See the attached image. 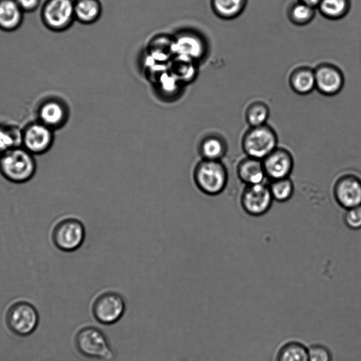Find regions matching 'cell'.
Wrapping results in <instances>:
<instances>
[{"mask_svg":"<svg viewBox=\"0 0 361 361\" xmlns=\"http://www.w3.org/2000/svg\"><path fill=\"white\" fill-rule=\"evenodd\" d=\"M25 148L14 147L0 155V173L8 180L23 183L30 180L36 171V161Z\"/></svg>","mask_w":361,"mask_h":361,"instance_id":"obj_1","label":"cell"},{"mask_svg":"<svg viewBox=\"0 0 361 361\" xmlns=\"http://www.w3.org/2000/svg\"><path fill=\"white\" fill-rule=\"evenodd\" d=\"M193 176L197 188L209 195H216L223 192L228 178L227 169L221 161L207 159L197 164Z\"/></svg>","mask_w":361,"mask_h":361,"instance_id":"obj_2","label":"cell"},{"mask_svg":"<svg viewBox=\"0 0 361 361\" xmlns=\"http://www.w3.org/2000/svg\"><path fill=\"white\" fill-rule=\"evenodd\" d=\"M277 147L276 133L268 124L250 127L241 140V147L245 156L260 160Z\"/></svg>","mask_w":361,"mask_h":361,"instance_id":"obj_3","label":"cell"},{"mask_svg":"<svg viewBox=\"0 0 361 361\" xmlns=\"http://www.w3.org/2000/svg\"><path fill=\"white\" fill-rule=\"evenodd\" d=\"M85 237L82 223L73 217L60 220L52 231V240L57 248L64 252H72L79 248Z\"/></svg>","mask_w":361,"mask_h":361,"instance_id":"obj_4","label":"cell"},{"mask_svg":"<svg viewBox=\"0 0 361 361\" xmlns=\"http://www.w3.org/2000/svg\"><path fill=\"white\" fill-rule=\"evenodd\" d=\"M75 343L78 351L86 357L107 361L114 357L104 335L94 327L81 329L75 336Z\"/></svg>","mask_w":361,"mask_h":361,"instance_id":"obj_5","label":"cell"},{"mask_svg":"<svg viewBox=\"0 0 361 361\" xmlns=\"http://www.w3.org/2000/svg\"><path fill=\"white\" fill-rule=\"evenodd\" d=\"M269 185L265 182L245 185L240 197V204L243 211L252 216L265 214L273 202Z\"/></svg>","mask_w":361,"mask_h":361,"instance_id":"obj_6","label":"cell"},{"mask_svg":"<svg viewBox=\"0 0 361 361\" xmlns=\"http://www.w3.org/2000/svg\"><path fill=\"white\" fill-rule=\"evenodd\" d=\"M332 193L336 202L347 209L361 204V176L348 172L340 175L334 181Z\"/></svg>","mask_w":361,"mask_h":361,"instance_id":"obj_7","label":"cell"},{"mask_svg":"<svg viewBox=\"0 0 361 361\" xmlns=\"http://www.w3.org/2000/svg\"><path fill=\"white\" fill-rule=\"evenodd\" d=\"M6 322L13 333L26 336L31 334L37 326V312L30 303L18 302L9 307L6 314Z\"/></svg>","mask_w":361,"mask_h":361,"instance_id":"obj_8","label":"cell"},{"mask_svg":"<svg viewBox=\"0 0 361 361\" xmlns=\"http://www.w3.org/2000/svg\"><path fill=\"white\" fill-rule=\"evenodd\" d=\"M125 303L122 297L114 292L100 295L94 302L92 312L95 319L103 324H111L122 317Z\"/></svg>","mask_w":361,"mask_h":361,"instance_id":"obj_9","label":"cell"},{"mask_svg":"<svg viewBox=\"0 0 361 361\" xmlns=\"http://www.w3.org/2000/svg\"><path fill=\"white\" fill-rule=\"evenodd\" d=\"M262 161L266 177L269 180L290 177L294 167L293 154L281 147L275 148Z\"/></svg>","mask_w":361,"mask_h":361,"instance_id":"obj_10","label":"cell"},{"mask_svg":"<svg viewBox=\"0 0 361 361\" xmlns=\"http://www.w3.org/2000/svg\"><path fill=\"white\" fill-rule=\"evenodd\" d=\"M46 24L54 30L68 27L75 18L73 0H48L43 8Z\"/></svg>","mask_w":361,"mask_h":361,"instance_id":"obj_11","label":"cell"},{"mask_svg":"<svg viewBox=\"0 0 361 361\" xmlns=\"http://www.w3.org/2000/svg\"><path fill=\"white\" fill-rule=\"evenodd\" d=\"M315 89L325 96L338 94L344 85V75L336 66L322 63L314 69Z\"/></svg>","mask_w":361,"mask_h":361,"instance_id":"obj_12","label":"cell"},{"mask_svg":"<svg viewBox=\"0 0 361 361\" xmlns=\"http://www.w3.org/2000/svg\"><path fill=\"white\" fill-rule=\"evenodd\" d=\"M175 55H179L197 62L204 58L207 53V43L198 33L183 30L174 37Z\"/></svg>","mask_w":361,"mask_h":361,"instance_id":"obj_13","label":"cell"},{"mask_svg":"<svg viewBox=\"0 0 361 361\" xmlns=\"http://www.w3.org/2000/svg\"><path fill=\"white\" fill-rule=\"evenodd\" d=\"M54 140L51 128L43 123L30 126L22 134L24 148L32 154H42L51 147Z\"/></svg>","mask_w":361,"mask_h":361,"instance_id":"obj_14","label":"cell"},{"mask_svg":"<svg viewBox=\"0 0 361 361\" xmlns=\"http://www.w3.org/2000/svg\"><path fill=\"white\" fill-rule=\"evenodd\" d=\"M235 171L245 185L262 183L267 178L262 160L247 156L238 162Z\"/></svg>","mask_w":361,"mask_h":361,"instance_id":"obj_15","label":"cell"},{"mask_svg":"<svg viewBox=\"0 0 361 361\" xmlns=\"http://www.w3.org/2000/svg\"><path fill=\"white\" fill-rule=\"evenodd\" d=\"M168 69L182 85L194 81L197 75V61L179 55H175L169 61Z\"/></svg>","mask_w":361,"mask_h":361,"instance_id":"obj_16","label":"cell"},{"mask_svg":"<svg viewBox=\"0 0 361 361\" xmlns=\"http://www.w3.org/2000/svg\"><path fill=\"white\" fill-rule=\"evenodd\" d=\"M147 54L155 61L168 63L175 56L173 37L162 34L152 37L147 44Z\"/></svg>","mask_w":361,"mask_h":361,"instance_id":"obj_17","label":"cell"},{"mask_svg":"<svg viewBox=\"0 0 361 361\" xmlns=\"http://www.w3.org/2000/svg\"><path fill=\"white\" fill-rule=\"evenodd\" d=\"M289 85L294 92L306 95L315 89L314 69L302 66L294 69L289 76Z\"/></svg>","mask_w":361,"mask_h":361,"instance_id":"obj_18","label":"cell"},{"mask_svg":"<svg viewBox=\"0 0 361 361\" xmlns=\"http://www.w3.org/2000/svg\"><path fill=\"white\" fill-rule=\"evenodd\" d=\"M227 151L226 141L222 137L216 135L204 137L199 147V152L202 159L221 161Z\"/></svg>","mask_w":361,"mask_h":361,"instance_id":"obj_19","label":"cell"},{"mask_svg":"<svg viewBox=\"0 0 361 361\" xmlns=\"http://www.w3.org/2000/svg\"><path fill=\"white\" fill-rule=\"evenodd\" d=\"M99 0H76L74 1L75 18L83 24H92L98 20L102 14Z\"/></svg>","mask_w":361,"mask_h":361,"instance_id":"obj_20","label":"cell"},{"mask_svg":"<svg viewBox=\"0 0 361 361\" xmlns=\"http://www.w3.org/2000/svg\"><path fill=\"white\" fill-rule=\"evenodd\" d=\"M22 11L16 0H0V27L16 29L21 22Z\"/></svg>","mask_w":361,"mask_h":361,"instance_id":"obj_21","label":"cell"},{"mask_svg":"<svg viewBox=\"0 0 361 361\" xmlns=\"http://www.w3.org/2000/svg\"><path fill=\"white\" fill-rule=\"evenodd\" d=\"M247 0H211L212 11L224 20H233L245 10Z\"/></svg>","mask_w":361,"mask_h":361,"instance_id":"obj_22","label":"cell"},{"mask_svg":"<svg viewBox=\"0 0 361 361\" xmlns=\"http://www.w3.org/2000/svg\"><path fill=\"white\" fill-rule=\"evenodd\" d=\"M350 0H321L317 9L324 18L337 20L344 18L350 11Z\"/></svg>","mask_w":361,"mask_h":361,"instance_id":"obj_23","label":"cell"},{"mask_svg":"<svg viewBox=\"0 0 361 361\" xmlns=\"http://www.w3.org/2000/svg\"><path fill=\"white\" fill-rule=\"evenodd\" d=\"M65 118V109L56 102H47L40 108L39 118L42 123L50 128L61 126Z\"/></svg>","mask_w":361,"mask_h":361,"instance_id":"obj_24","label":"cell"},{"mask_svg":"<svg viewBox=\"0 0 361 361\" xmlns=\"http://www.w3.org/2000/svg\"><path fill=\"white\" fill-rule=\"evenodd\" d=\"M315 13L316 8L298 0L289 6L287 16L293 24L304 26L314 19Z\"/></svg>","mask_w":361,"mask_h":361,"instance_id":"obj_25","label":"cell"},{"mask_svg":"<svg viewBox=\"0 0 361 361\" xmlns=\"http://www.w3.org/2000/svg\"><path fill=\"white\" fill-rule=\"evenodd\" d=\"M276 361H309L307 348L298 341H288L278 350Z\"/></svg>","mask_w":361,"mask_h":361,"instance_id":"obj_26","label":"cell"},{"mask_svg":"<svg viewBox=\"0 0 361 361\" xmlns=\"http://www.w3.org/2000/svg\"><path fill=\"white\" fill-rule=\"evenodd\" d=\"M274 201L286 202L294 193V184L290 177L270 180L268 184Z\"/></svg>","mask_w":361,"mask_h":361,"instance_id":"obj_27","label":"cell"},{"mask_svg":"<svg viewBox=\"0 0 361 361\" xmlns=\"http://www.w3.org/2000/svg\"><path fill=\"white\" fill-rule=\"evenodd\" d=\"M269 113V108L265 103L259 101L255 102L245 110V121L250 127L262 126L267 124Z\"/></svg>","mask_w":361,"mask_h":361,"instance_id":"obj_28","label":"cell"},{"mask_svg":"<svg viewBox=\"0 0 361 361\" xmlns=\"http://www.w3.org/2000/svg\"><path fill=\"white\" fill-rule=\"evenodd\" d=\"M161 94L165 97H173L182 85L168 71L153 84Z\"/></svg>","mask_w":361,"mask_h":361,"instance_id":"obj_29","label":"cell"},{"mask_svg":"<svg viewBox=\"0 0 361 361\" xmlns=\"http://www.w3.org/2000/svg\"><path fill=\"white\" fill-rule=\"evenodd\" d=\"M22 142V135L12 130L0 128V155Z\"/></svg>","mask_w":361,"mask_h":361,"instance_id":"obj_30","label":"cell"},{"mask_svg":"<svg viewBox=\"0 0 361 361\" xmlns=\"http://www.w3.org/2000/svg\"><path fill=\"white\" fill-rule=\"evenodd\" d=\"M345 225L350 230L361 229V204L345 209L343 214Z\"/></svg>","mask_w":361,"mask_h":361,"instance_id":"obj_31","label":"cell"},{"mask_svg":"<svg viewBox=\"0 0 361 361\" xmlns=\"http://www.w3.org/2000/svg\"><path fill=\"white\" fill-rule=\"evenodd\" d=\"M309 361H332L329 349L321 344H314L307 348Z\"/></svg>","mask_w":361,"mask_h":361,"instance_id":"obj_32","label":"cell"},{"mask_svg":"<svg viewBox=\"0 0 361 361\" xmlns=\"http://www.w3.org/2000/svg\"><path fill=\"white\" fill-rule=\"evenodd\" d=\"M22 11H32L37 8L39 0H16Z\"/></svg>","mask_w":361,"mask_h":361,"instance_id":"obj_33","label":"cell"},{"mask_svg":"<svg viewBox=\"0 0 361 361\" xmlns=\"http://www.w3.org/2000/svg\"><path fill=\"white\" fill-rule=\"evenodd\" d=\"M317 8L321 0H298Z\"/></svg>","mask_w":361,"mask_h":361,"instance_id":"obj_34","label":"cell"}]
</instances>
